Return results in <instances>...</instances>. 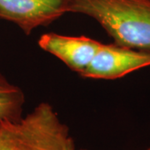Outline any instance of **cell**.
<instances>
[{
  "label": "cell",
  "mask_w": 150,
  "mask_h": 150,
  "mask_svg": "<svg viewBox=\"0 0 150 150\" xmlns=\"http://www.w3.org/2000/svg\"><path fill=\"white\" fill-rule=\"evenodd\" d=\"M69 13L96 20L117 45L150 53V0H69Z\"/></svg>",
  "instance_id": "1"
},
{
  "label": "cell",
  "mask_w": 150,
  "mask_h": 150,
  "mask_svg": "<svg viewBox=\"0 0 150 150\" xmlns=\"http://www.w3.org/2000/svg\"><path fill=\"white\" fill-rule=\"evenodd\" d=\"M70 137L69 128L47 102L19 121L0 123V150H64Z\"/></svg>",
  "instance_id": "2"
},
{
  "label": "cell",
  "mask_w": 150,
  "mask_h": 150,
  "mask_svg": "<svg viewBox=\"0 0 150 150\" xmlns=\"http://www.w3.org/2000/svg\"><path fill=\"white\" fill-rule=\"evenodd\" d=\"M69 0H0V18L15 23L26 35L69 13Z\"/></svg>",
  "instance_id": "3"
},
{
  "label": "cell",
  "mask_w": 150,
  "mask_h": 150,
  "mask_svg": "<svg viewBox=\"0 0 150 150\" xmlns=\"http://www.w3.org/2000/svg\"><path fill=\"white\" fill-rule=\"evenodd\" d=\"M150 66V53L102 43L92 63L80 76L95 79H116Z\"/></svg>",
  "instance_id": "4"
},
{
  "label": "cell",
  "mask_w": 150,
  "mask_h": 150,
  "mask_svg": "<svg viewBox=\"0 0 150 150\" xmlns=\"http://www.w3.org/2000/svg\"><path fill=\"white\" fill-rule=\"evenodd\" d=\"M101 44L86 36H66L56 33H43L38 39L40 48L57 57L79 75L91 64Z\"/></svg>",
  "instance_id": "5"
},
{
  "label": "cell",
  "mask_w": 150,
  "mask_h": 150,
  "mask_svg": "<svg viewBox=\"0 0 150 150\" xmlns=\"http://www.w3.org/2000/svg\"><path fill=\"white\" fill-rule=\"evenodd\" d=\"M25 95L21 88L0 74V123L19 121L23 116Z\"/></svg>",
  "instance_id": "6"
},
{
  "label": "cell",
  "mask_w": 150,
  "mask_h": 150,
  "mask_svg": "<svg viewBox=\"0 0 150 150\" xmlns=\"http://www.w3.org/2000/svg\"><path fill=\"white\" fill-rule=\"evenodd\" d=\"M64 150H76V148H75V144L74 141L72 137H70L67 144H66V146H65V149Z\"/></svg>",
  "instance_id": "7"
},
{
  "label": "cell",
  "mask_w": 150,
  "mask_h": 150,
  "mask_svg": "<svg viewBox=\"0 0 150 150\" xmlns=\"http://www.w3.org/2000/svg\"><path fill=\"white\" fill-rule=\"evenodd\" d=\"M81 150H88V149H81ZM146 150H150V147L149 148H148V149H147Z\"/></svg>",
  "instance_id": "8"
}]
</instances>
